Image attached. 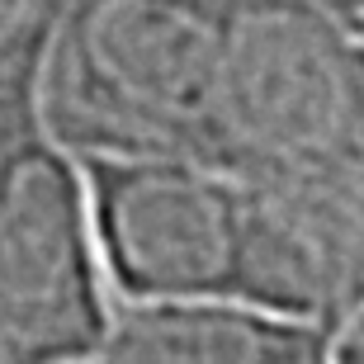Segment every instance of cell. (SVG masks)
I'll return each instance as SVG.
<instances>
[{
    "label": "cell",
    "instance_id": "1",
    "mask_svg": "<svg viewBox=\"0 0 364 364\" xmlns=\"http://www.w3.org/2000/svg\"><path fill=\"white\" fill-rule=\"evenodd\" d=\"M218 171L289 208L364 274V38L303 0H237Z\"/></svg>",
    "mask_w": 364,
    "mask_h": 364
},
{
    "label": "cell",
    "instance_id": "2",
    "mask_svg": "<svg viewBox=\"0 0 364 364\" xmlns=\"http://www.w3.org/2000/svg\"><path fill=\"white\" fill-rule=\"evenodd\" d=\"M237 0H57L38 109L76 156L218 166L223 67Z\"/></svg>",
    "mask_w": 364,
    "mask_h": 364
},
{
    "label": "cell",
    "instance_id": "3",
    "mask_svg": "<svg viewBox=\"0 0 364 364\" xmlns=\"http://www.w3.org/2000/svg\"><path fill=\"white\" fill-rule=\"evenodd\" d=\"M53 10L19 0L0 38V364H81L114 312L81 161L38 109Z\"/></svg>",
    "mask_w": 364,
    "mask_h": 364
},
{
    "label": "cell",
    "instance_id": "4",
    "mask_svg": "<svg viewBox=\"0 0 364 364\" xmlns=\"http://www.w3.org/2000/svg\"><path fill=\"white\" fill-rule=\"evenodd\" d=\"M114 298L251 303L256 189L185 156H76Z\"/></svg>",
    "mask_w": 364,
    "mask_h": 364
},
{
    "label": "cell",
    "instance_id": "5",
    "mask_svg": "<svg viewBox=\"0 0 364 364\" xmlns=\"http://www.w3.org/2000/svg\"><path fill=\"white\" fill-rule=\"evenodd\" d=\"M81 364H331V326L237 298H114Z\"/></svg>",
    "mask_w": 364,
    "mask_h": 364
},
{
    "label": "cell",
    "instance_id": "6",
    "mask_svg": "<svg viewBox=\"0 0 364 364\" xmlns=\"http://www.w3.org/2000/svg\"><path fill=\"white\" fill-rule=\"evenodd\" d=\"M331 364H364V298L331 331Z\"/></svg>",
    "mask_w": 364,
    "mask_h": 364
},
{
    "label": "cell",
    "instance_id": "7",
    "mask_svg": "<svg viewBox=\"0 0 364 364\" xmlns=\"http://www.w3.org/2000/svg\"><path fill=\"white\" fill-rule=\"evenodd\" d=\"M303 5H312L317 14H326V19L341 24L346 33L364 38V0H303Z\"/></svg>",
    "mask_w": 364,
    "mask_h": 364
},
{
    "label": "cell",
    "instance_id": "8",
    "mask_svg": "<svg viewBox=\"0 0 364 364\" xmlns=\"http://www.w3.org/2000/svg\"><path fill=\"white\" fill-rule=\"evenodd\" d=\"M14 10H19V0H0V38H5V28H10Z\"/></svg>",
    "mask_w": 364,
    "mask_h": 364
}]
</instances>
